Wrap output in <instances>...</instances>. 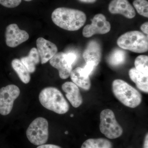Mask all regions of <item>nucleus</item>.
Returning <instances> with one entry per match:
<instances>
[{
  "label": "nucleus",
  "instance_id": "1",
  "mask_svg": "<svg viewBox=\"0 0 148 148\" xmlns=\"http://www.w3.org/2000/svg\"><path fill=\"white\" fill-rule=\"evenodd\" d=\"M86 14L78 10L58 8L53 11L51 19L54 24L61 29L69 31L79 30L86 20Z\"/></svg>",
  "mask_w": 148,
  "mask_h": 148
},
{
  "label": "nucleus",
  "instance_id": "2",
  "mask_svg": "<svg viewBox=\"0 0 148 148\" xmlns=\"http://www.w3.org/2000/svg\"><path fill=\"white\" fill-rule=\"evenodd\" d=\"M39 100L44 108L56 113L62 114L69 110V103L56 88L51 86L43 88L40 92Z\"/></svg>",
  "mask_w": 148,
  "mask_h": 148
},
{
  "label": "nucleus",
  "instance_id": "3",
  "mask_svg": "<svg viewBox=\"0 0 148 148\" xmlns=\"http://www.w3.org/2000/svg\"><path fill=\"white\" fill-rule=\"evenodd\" d=\"M112 86L115 96L125 106L134 108L142 102V95L140 92L124 81L115 80Z\"/></svg>",
  "mask_w": 148,
  "mask_h": 148
},
{
  "label": "nucleus",
  "instance_id": "4",
  "mask_svg": "<svg viewBox=\"0 0 148 148\" xmlns=\"http://www.w3.org/2000/svg\"><path fill=\"white\" fill-rule=\"evenodd\" d=\"M117 44L122 49L135 53H144L148 50V36L139 31L125 33L118 38Z\"/></svg>",
  "mask_w": 148,
  "mask_h": 148
},
{
  "label": "nucleus",
  "instance_id": "5",
  "mask_svg": "<svg viewBox=\"0 0 148 148\" xmlns=\"http://www.w3.org/2000/svg\"><path fill=\"white\" fill-rule=\"evenodd\" d=\"M30 143L36 146L44 145L49 138V124L44 118L38 117L30 124L26 132Z\"/></svg>",
  "mask_w": 148,
  "mask_h": 148
},
{
  "label": "nucleus",
  "instance_id": "6",
  "mask_svg": "<svg viewBox=\"0 0 148 148\" xmlns=\"http://www.w3.org/2000/svg\"><path fill=\"white\" fill-rule=\"evenodd\" d=\"M100 129L103 134L110 139L119 138L123 132L114 112L110 109L103 110L100 114Z\"/></svg>",
  "mask_w": 148,
  "mask_h": 148
},
{
  "label": "nucleus",
  "instance_id": "7",
  "mask_svg": "<svg viewBox=\"0 0 148 148\" xmlns=\"http://www.w3.org/2000/svg\"><path fill=\"white\" fill-rule=\"evenodd\" d=\"M19 88L10 84L0 89V114L8 115L13 108L14 103L20 95Z\"/></svg>",
  "mask_w": 148,
  "mask_h": 148
},
{
  "label": "nucleus",
  "instance_id": "8",
  "mask_svg": "<svg viewBox=\"0 0 148 148\" xmlns=\"http://www.w3.org/2000/svg\"><path fill=\"white\" fill-rule=\"evenodd\" d=\"M91 21V24L86 25L83 30L82 34L84 37L90 38L97 34H105L110 31L111 24L103 14H96Z\"/></svg>",
  "mask_w": 148,
  "mask_h": 148
},
{
  "label": "nucleus",
  "instance_id": "9",
  "mask_svg": "<svg viewBox=\"0 0 148 148\" xmlns=\"http://www.w3.org/2000/svg\"><path fill=\"white\" fill-rule=\"evenodd\" d=\"M6 44L10 47H15L29 39L28 33L19 29L16 24H10L6 29Z\"/></svg>",
  "mask_w": 148,
  "mask_h": 148
},
{
  "label": "nucleus",
  "instance_id": "10",
  "mask_svg": "<svg viewBox=\"0 0 148 148\" xmlns=\"http://www.w3.org/2000/svg\"><path fill=\"white\" fill-rule=\"evenodd\" d=\"M36 45L42 64L49 61L58 51V48L55 44L44 38H38L37 40Z\"/></svg>",
  "mask_w": 148,
  "mask_h": 148
},
{
  "label": "nucleus",
  "instance_id": "11",
  "mask_svg": "<svg viewBox=\"0 0 148 148\" xmlns=\"http://www.w3.org/2000/svg\"><path fill=\"white\" fill-rule=\"evenodd\" d=\"M49 63L52 67L58 70L59 76L62 79H66L70 76L73 70V66L67 61L66 53L57 52L49 60Z\"/></svg>",
  "mask_w": 148,
  "mask_h": 148
},
{
  "label": "nucleus",
  "instance_id": "12",
  "mask_svg": "<svg viewBox=\"0 0 148 148\" xmlns=\"http://www.w3.org/2000/svg\"><path fill=\"white\" fill-rule=\"evenodd\" d=\"M108 9L111 14H121L130 19L136 15L135 10L128 0H112L109 4Z\"/></svg>",
  "mask_w": 148,
  "mask_h": 148
},
{
  "label": "nucleus",
  "instance_id": "13",
  "mask_svg": "<svg viewBox=\"0 0 148 148\" xmlns=\"http://www.w3.org/2000/svg\"><path fill=\"white\" fill-rule=\"evenodd\" d=\"M102 49L100 43L95 40H92L88 44L84 51L83 57L86 63L92 62L95 67L101 62Z\"/></svg>",
  "mask_w": 148,
  "mask_h": 148
},
{
  "label": "nucleus",
  "instance_id": "14",
  "mask_svg": "<svg viewBox=\"0 0 148 148\" xmlns=\"http://www.w3.org/2000/svg\"><path fill=\"white\" fill-rule=\"evenodd\" d=\"M62 90L66 93V98L75 108H77L82 104V96L78 87L71 82L64 83L62 86Z\"/></svg>",
  "mask_w": 148,
  "mask_h": 148
},
{
  "label": "nucleus",
  "instance_id": "15",
  "mask_svg": "<svg viewBox=\"0 0 148 148\" xmlns=\"http://www.w3.org/2000/svg\"><path fill=\"white\" fill-rule=\"evenodd\" d=\"M129 75L130 79L136 84L138 89L148 93V75L139 71L135 68L130 70Z\"/></svg>",
  "mask_w": 148,
  "mask_h": 148
},
{
  "label": "nucleus",
  "instance_id": "16",
  "mask_svg": "<svg viewBox=\"0 0 148 148\" xmlns=\"http://www.w3.org/2000/svg\"><path fill=\"white\" fill-rule=\"evenodd\" d=\"M22 63L28 69L30 73H33L36 70V66L40 63V58L36 48H32L27 56L22 57L20 59Z\"/></svg>",
  "mask_w": 148,
  "mask_h": 148
},
{
  "label": "nucleus",
  "instance_id": "17",
  "mask_svg": "<svg viewBox=\"0 0 148 148\" xmlns=\"http://www.w3.org/2000/svg\"><path fill=\"white\" fill-rule=\"evenodd\" d=\"M11 64L14 70L16 72L22 82L25 84L29 83L31 80L30 73L20 59H14L12 61Z\"/></svg>",
  "mask_w": 148,
  "mask_h": 148
},
{
  "label": "nucleus",
  "instance_id": "18",
  "mask_svg": "<svg viewBox=\"0 0 148 148\" xmlns=\"http://www.w3.org/2000/svg\"><path fill=\"white\" fill-rule=\"evenodd\" d=\"M73 82L77 86L85 90H88L91 86L90 78L86 77L82 75L79 72L78 68H77L72 70L70 75Z\"/></svg>",
  "mask_w": 148,
  "mask_h": 148
},
{
  "label": "nucleus",
  "instance_id": "19",
  "mask_svg": "<svg viewBox=\"0 0 148 148\" xmlns=\"http://www.w3.org/2000/svg\"><path fill=\"white\" fill-rule=\"evenodd\" d=\"M126 57V53L124 51L116 49L113 51L109 55L108 62L111 66H119L124 63Z\"/></svg>",
  "mask_w": 148,
  "mask_h": 148
},
{
  "label": "nucleus",
  "instance_id": "20",
  "mask_svg": "<svg viewBox=\"0 0 148 148\" xmlns=\"http://www.w3.org/2000/svg\"><path fill=\"white\" fill-rule=\"evenodd\" d=\"M112 144L104 138L89 139L85 141L81 148H112Z\"/></svg>",
  "mask_w": 148,
  "mask_h": 148
},
{
  "label": "nucleus",
  "instance_id": "21",
  "mask_svg": "<svg viewBox=\"0 0 148 148\" xmlns=\"http://www.w3.org/2000/svg\"><path fill=\"white\" fill-rule=\"evenodd\" d=\"M148 56L140 55L138 56L135 61V68L145 75H148Z\"/></svg>",
  "mask_w": 148,
  "mask_h": 148
},
{
  "label": "nucleus",
  "instance_id": "22",
  "mask_svg": "<svg viewBox=\"0 0 148 148\" xmlns=\"http://www.w3.org/2000/svg\"><path fill=\"white\" fill-rule=\"evenodd\" d=\"M133 5L137 12L144 17H148V2L147 0H134Z\"/></svg>",
  "mask_w": 148,
  "mask_h": 148
},
{
  "label": "nucleus",
  "instance_id": "23",
  "mask_svg": "<svg viewBox=\"0 0 148 148\" xmlns=\"http://www.w3.org/2000/svg\"><path fill=\"white\" fill-rule=\"evenodd\" d=\"M21 0H0V4L5 7L14 8L21 3Z\"/></svg>",
  "mask_w": 148,
  "mask_h": 148
},
{
  "label": "nucleus",
  "instance_id": "24",
  "mask_svg": "<svg viewBox=\"0 0 148 148\" xmlns=\"http://www.w3.org/2000/svg\"><path fill=\"white\" fill-rule=\"evenodd\" d=\"M66 57L67 61L72 66L76 60L77 58L76 55L73 52L66 53Z\"/></svg>",
  "mask_w": 148,
  "mask_h": 148
},
{
  "label": "nucleus",
  "instance_id": "25",
  "mask_svg": "<svg viewBox=\"0 0 148 148\" xmlns=\"http://www.w3.org/2000/svg\"><path fill=\"white\" fill-rule=\"evenodd\" d=\"M140 29L142 32L148 35V22H145L142 24L140 27Z\"/></svg>",
  "mask_w": 148,
  "mask_h": 148
},
{
  "label": "nucleus",
  "instance_id": "26",
  "mask_svg": "<svg viewBox=\"0 0 148 148\" xmlns=\"http://www.w3.org/2000/svg\"><path fill=\"white\" fill-rule=\"evenodd\" d=\"M37 148H62L59 146L56 145H51V144H47V145H42L39 146Z\"/></svg>",
  "mask_w": 148,
  "mask_h": 148
},
{
  "label": "nucleus",
  "instance_id": "27",
  "mask_svg": "<svg viewBox=\"0 0 148 148\" xmlns=\"http://www.w3.org/2000/svg\"><path fill=\"white\" fill-rule=\"evenodd\" d=\"M81 2L86 3H93L96 1L97 0H78Z\"/></svg>",
  "mask_w": 148,
  "mask_h": 148
},
{
  "label": "nucleus",
  "instance_id": "28",
  "mask_svg": "<svg viewBox=\"0 0 148 148\" xmlns=\"http://www.w3.org/2000/svg\"><path fill=\"white\" fill-rule=\"evenodd\" d=\"M143 148H148V134L146 135L144 142V147Z\"/></svg>",
  "mask_w": 148,
  "mask_h": 148
},
{
  "label": "nucleus",
  "instance_id": "29",
  "mask_svg": "<svg viewBox=\"0 0 148 148\" xmlns=\"http://www.w3.org/2000/svg\"><path fill=\"white\" fill-rule=\"evenodd\" d=\"M24 1H31L32 0H24Z\"/></svg>",
  "mask_w": 148,
  "mask_h": 148
},
{
  "label": "nucleus",
  "instance_id": "30",
  "mask_svg": "<svg viewBox=\"0 0 148 148\" xmlns=\"http://www.w3.org/2000/svg\"><path fill=\"white\" fill-rule=\"evenodd\" d=\"M73 116H74V115L73 114H72L71 115V117H73Z\"/></svg>",
  "mask_w": 148,
  "mask_h": 148
},
{
  "label": "nucleus",
  "instance_id": "31",
  "mask_svg": "<svg viewBox=\"0 0 148 148\" xmlns=\"http://www.w3.org/2000/svg\"><path fill=\"white\" fill-rule=\"evenodd\" d=\"M65 134H68V131H66V132H65Z\"/></svg>",
  "mask_w": 148,
  "mask_h": 148
}]
</instances>
